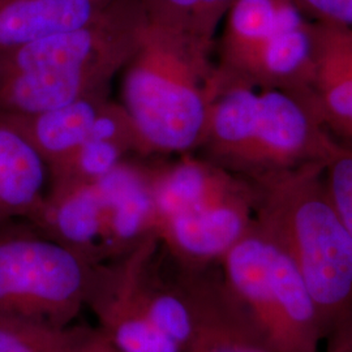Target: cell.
I'll return each instance as SVG.
<instances>
[{"label":"cell","instance_id":"obj_1","mask_svg":"<svg viewBox=\"0 0 352 352\" xmlns=\"http://www.w3.org/2000/svg\"><path fill=\"white\" fill-rule=\"evenodd\" d=\"M146 24L141 0H113L84 26L0 52V113H41L111 91Z\"/></svg>","mask_w":352,"mask_h":352},{"label":"cell","instance_id":"obj_18","mask_svg":"<svg viewBox=\"0 0 352 352\" xmlns=\"http://www.w3.org/2000/svg\"><path fill=\"white\" fill-rule=\"evenodd\" d=\"M91 327H51L37 322L0 318V352H75Z\"/></svg>","mask_w":352,"mask_h":352},{"label":"cell","instance_id":"obj_10","mask_svg":"<svg viewBox=\"0 0 352 352\" xmlns=\"http://www.w3.org/2000/svg\"><path fill=\"white\" fill-rule=\"evenodd\" d=\"M102 193V263L132 251L155 234L151 158H129L98 182Z\"/></svg>","mask_w":352,"mask_h":352},{"label":"cell","instance_id":"obj_17","mask_svg":"<svg viewBox=\"0 0 352 352\" xmlns=\"http://www.w3.org/2000/svg\"><path fill=\"white\" fill-rule=\"evenodd\" d=\"M129 158L136 157L111 141L89 136L62 161L47 167L49 186L97 183Z\"/></svg>","mask_w":352,"mask_h":352},{"label":"cell","instance_id":"obj_24","mask_svg":"<svg viewBox=\"0 0 352 352\" xmlns=\"http://www.w3.org/2000/svg\"><path fill=\"white\" fill-rule=\"evenodd\" d=\"M75 352H115L110 343L102 336L97 327H91L88 337L77 347Z\"/></svg>","mask_w":352,"mask_h":352},{"label":"cell","instance_id":"obj_4","mask_svg":"<svg viewBox=\"0 0 352 352\" xmlns=\"http://www.w3.org/2000/svg\"><path fill=\"white\" fill-rule=\"evenodd\" d=\"M214 71L212 52L148 19L139 49L122 71L120 100L145 158L197 151Z\"/></svg>","mask_w":352,"mask_h":352},{"label":"cell","instance_id":"obj_19","mask_svg":"<svg viewBox=\"0 0 352 352\" xmlns=\"http://www.w3.org/2000/svg\"><path fill=\"white\" fill-rule=\"evenodd\" d=\"M330 200L352 238V145L337 141L322 162Z\"/></svg>","mask_w":352,"mask_h":352},{"label":"cell","instance_id":"obj_22","mask_svg":"<svg viewBox=\"0 0 352 352\" xmlns=\"http://www.w3.org/2000/svg\"><path fill=\"white\" fill-rule=\"evenodd\" d=\"M311 20L352 28V0H292Z\"/></svg>","mask_w":352,"mask_h":352},{"label":"cell","instance_id":"obj_6","mask_svg":"<svg viewBox=\"0 0 352 352\" xmlns=\"http://www.w3.org/2000/svg\"><path fill=\"white\" fill-rule=\"evenodd\" d=\"M222 277L273 352H320L324 330L296 265L256 221L221 260Z\"/></svg>","mask_w":352,"mask_h":352},{"label":"cell","instance_id":"obj_14","mask_svg":"<svg viewBox=\"0 0 352 352\" xmlns=\"http://www.w3.org/2000/svg\"><path fill=\"white\" fill-rule=\"evenodd\" d=\"M113 0H0V52L71 32L97 19Z\"/></svg>","mask_w":352,"mask_h":352},{"label":"cell","instance_id":"obj_15","mask_svg":"<svg viewBox=\"0 0 352 352\" xmlns=\"http://www.w3.org/2000/svg\"><path fill=\"white\" fill-rule=\"evenodd\" d=\"M110 91L36 113H0V123L11 126L34 148L47 167L62 161L88 139Z\"/></svg>","mask_w":352,"mask_h":352},{"label":"cell","instance_id":"obj_7","mask_svg":"<svg viewBox=\"0 0 352 352\" xmlns=\"http://www.w3.org/2000/svg\"><path fill=\"white\" fill-rule=\"evenodd\" d=\"M254 222L251 183L223 168L180 176L155 196V234L186 267L219 264Z\"/></svg>","mask_w":352,"mask_h":352},{"label":"cell","instance_id":"obj_9","mask_svg":"<svg viewBox=\"0 0 352 352\" xmlns=\"http://www.w3.org/2000/svg\"><path fill=\"white\" fill-rule=\"evenodd\" d=\"M176 264V263H175ZM192 314L183 352H273L221 274L176 264Z\"/></svg>","mask_w":352,"mask_h":352},{"label":"cell","instance_id":"obj_16","mask_svg":"<svg viewBox=\"0 0 352 352\" xmlns=\"http://www.w3.org/2000/svg\"><path fill=\"white\" fill-rule=\"evenodd\" d=\"M49 188V168L19 132L0 123V219L29 218Z\"/></svg>","mask_w":352,"mask_h":352},{"label":"cell","instance_id":"obj_20","mask_svg":"<svg viewBox=\"0 0 352 352\" xmlns=\"http://www.w3.org/2000/svg\"><path fill=\"white\" fill-rule=\"evenodd\" d=\"M141 3L151 23L179 33L199 45L195 39L199 0H141Z\"/></svg>","mask_w":352,"mask_h":352},{"label":"cell","instance_id":"obj_23","mask_svg":"<svg viewBox=\"0 0 352 352\" xmlns=\"http://www.w3.org/2000/svg\"><path fill=\"white\" fill-rule=\"evenodd\" d=\"M325 340L327 352H352V321L330 333Z\"/></svg>","mask_w":352,"mask_h":352},{"label":"cell","instance_id":"obj_2","mask_svg":"<svg viewBox=\"0 0 352 352\" xmlns=\"http://www.w3.org/2000/svg\"><path fill=\"white\" fill-rule=\"evenodd\" d=\"M337 140L311 103L289 90L214 71L202 158L247 182L324 162Z\"/></svg>","mask_w":352,"mask_h":352},{"label":"cell","instance_id":"obj_11","mask_svg":"<svg viewBox=\"0 0 352 352\" xmlns=\"http://www.w3.org/2000/svg\"><path fill=\"white\" fill-rule=\"evenodd\" d=\"M312 21L314 74L307 101L331 135L352 140V28Z\"/></svg>","mask_w":352,"mask_h":352},{"label":"cell","instance_id":"obj_5","mask_svg":"<svg viewBox=\"0 0 352 352\" xmlns=\"http://www.w3.org/2000/svg\"><path fill=\"white\" fill-rule=\"evenodd\" d=\"M98 264L25 218L0 219V318L75 325Z\"/></svg>","mask_w":352,"mask_h":352},{"label":"cell","instance_id":"obj_8","mask_svg":"<svg viewBox=\"0 0 352 352\" xmlns=\"http://www.w3.org/2000/svg\"><path fill=\"white\" fill-rule=\"evenodd\" d=\"M158 243L153 235L94 272L87 308L115 352H183L154 322L141 287L142 265Z\"/></svg>","mask_w":352,"mask_h":352},{"label":"cell","instance_id":"obj_21","mask_svg":"<svg viewBox=\"0 0 352 352\" xmlns=\"http://www.w3.org/2000/svg\"><path fill=\"white\" fill-rule=\"evenodd\" d=\"M234 0H199L195 39L205 50L213 52L217 33Z\"/></svg>","mask_w":352,"mask_h":352},{"label":"cell","instance_id":"obj_12","mask_svg":"<svg viewBox=\"0 0 352 352\" xmlns=\"http://www.w3.org/2000/svg\"><path fill=\"white\" fill-rule=\"evenodd\" d=\"M102 206L98 182L77 186H49L36 212L26 219L51 239L84 252L102 263Z\"/></svg>","mask_w":352,"mask_h":352},{"label":"cell","instance_id":"obj_3","mask_svg":"<svg viewBox=\"0 0 352 352\" xmlns=\"http://www.w3.org/2000/svg\"><path fill=\"white\" fill-rule=\"evenodd\" d=\"M254 221L296 265L327 334L352 321V238L327 193L322 162L250 182Z\"/></svg>","mask_w":352,"mask_h":352},{"label":"cell","instance_id":"obj_13","mask_svg":"<svg viewBox=\"0 0 352 352\" xmlns=\"http://www.w3.org/2000/svg\"><path fill=\"white\" fill-rule=\"evenodd\" d=\"M292 0H234L222 23L215 46L222 75L248 81L269 39L276 33Z\"/></svg>","mask_w":352,"mask_h":352}]
</instances>
